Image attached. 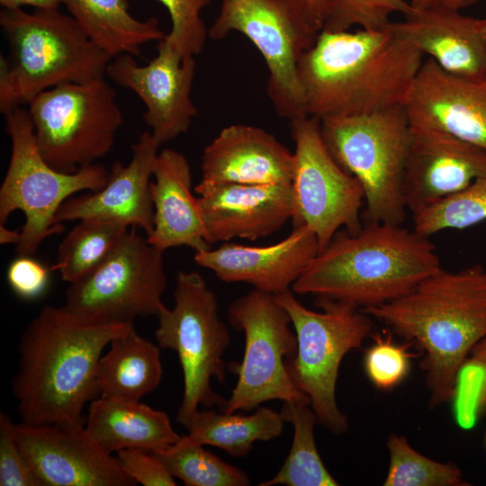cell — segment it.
Wrapping results in <instances>:
<instances>
[{"mask_svg":"<svg viewBox=\"0 0 486 486\" xmlns=\"http://www.w3.org/2000/svg\"><path fill=\"white\" fill-rule=\"evenodd\" d=\"M0 25L9 46L8 56H0L3 114L47 89L103 78L112 59L58 8L33 13L3 8Z\"/></svg>","mask_w":486,"mask_h":486,"instance_id":"obj_5","label":"cell"},{"mask_svg":"<svg viewBox=\"0 0 486 486\" xmlns=\"http://www.w3.org/2000/svg\"><path fill=\"white\" fill-rule=\"evenodd\" d=\"M139 230L129 228L102 264L69 284L63 305L68 311L90 323L110 324L158 317L166 308L164 252Z\"/></svg>","mask_w":486,"mask_h":486,"instance_id":"obj_12","label":"cell"},{"mask_svg":"<svg viewBox=\"0 0 486 486\" xmlns=\"http://www.w3.org/2000/svg\"><path fill=\"white\" fill-rule=\"evenodd\" d=\"M129 228L106 220H79L61 241L51 270H58L64 282L80 280L104 262Z\"/></svg>","mask_w":486,"mask_h":486,"instance_id":"obj_30","label":"cell"},{"mask_svg":"<svg viewBox=\"0 0 486 486\" xmlns=\"http://www.w3.org/2000/svg\"><path fill=\"white\" fill-rule=\"evenodd\" d=\"M204 446L181 436L175 444L155 450L174 478L187 486H248V475L203 448Z\"/></svg>","mask_w":486,"mask_h":486,"instance_id":"obj_31","label":"cell"},{"mask_svg":"<svg viewBox=\"0 0 486 486\" xmlns=\"http://www.w3.org/2000/svg\"><path fill=\"white\" fill-rule=\"evenodd\" d=\"M293 293L289 289L274 295L289 314L297 338L296 353L286 361L287 372L310 399L318 424L332 434H344L348 420L336 400L338 370L344 356L372 334V319L361 310L328 301H315L322 311H314Z\"/></svg>","mask_w":486,"mask_h":486,"instance_id":"obj_7","label":"cell"},{"mask_svg":"<svg viewBox=\"0 0 486 486\" xmlns=\"http://www.w3.org/2000/svg\"><path fill=\"white\" fill-rule=\"evenodd\" d=\"M299 1H301L302 3H303V4H305V6H306V0H299ZM306 9H307V8H306Z\"/></svg>","mask_w":486,"mask_h":486,"instance_id":"obj_47","label":"cell"},{"mask_svg":"<svg viewBox=\"0 0 486 486\" xmlns=\"http://www.w3.org/2000/svg\"><path fill=\"white\" fill-rule=\"evenodd\" d=\"M290 128L295 143L291 220L293 227L306 225L315 234L320 252L341 229L351 234L361 230L364 193L328 152L318 119L297 118L290 121Z\"/></svg>","mask_w":486,"mask_h":486,"instance_id":"obj_14","label":"cell"},{"mask_svg":"<svg viewBox=\"0 0 486 486\" xmlns=\"http://www.w3.org/2000/svg\"><path fill=\"white\" fill-rule=\"evenodd\" d=\"M410 128L402 193L413 215L486 176V148L440 130Z\"/></svg>","mask_w":486,"mask_h":486,"instance_id":"obj_19","label":"cell"},{"mask_svg":"<svg viewBox=\"0 0 486 486\" xmlns=\"http://www.w3.org/2000/svg\"><path fill=\"white\" fill-rule=\"evenodd\" d=\"M284 424L280 411L259 406L248 416L213 410H198L184 428L188 432L186 436L194 442L242 457L252 450L255 442L279 437Z\"/></svg>","mask_w":486,"mask_h":486,"instance_id":"obj_28","label":"cell"},{"mask_svg":"<svg viewBox=\"0 0 486 486\" xmlns=\"http://www.w3.org/2000/svg\"><path fill=\"white\" fill-rule=\"evenodd\" d=\"M479 29H480L482 38L486 46V19H479Z\"/></svg>","mask_w":486,"mask_h":486,"instance_id":"obj_46","label":"cell"},{"mask_svg":"<svg viewBox=\"0 0 486 486\" xmlns=\"http://www.w3.org/2000/svg\"><path fill=\"white\" fill-rule=\"evenodd\" d=\"M158 319L157 343L160 348L174 350L182 368L184 392L176 421L185 428L199 406L220 409L226 400L213 391L211 382L225 379L223 356L230 335L220 319L214 292L194 271L178 272L174 306L164 309Z\"/></svg>","mask_w":486,"mask_h":486,"instance_id":"obj_9","label":"cell"},{"mask_svg":"<svg viewBox=\"0 0 486 486\" xmlns=\"http://www.w3.org/2000/svg\"><path fill=\"white\" fill-rule=\"evenodd\" d=\"M201 168L208 183L292 184L294 155L265 130L233 124L204 148Z\"/></svg>","mask_w":486,"mask_h":486,"instance_id":"obj_22","label":"cell"},{"mask_svg":"<svg viewBox=\"0 0 486 486\" xmlns=\"http://www.w3.org/2000/svg\"><path fill=\"white\" fill-rule=\"evenodd\" d=\"M159 147L151 131L141 133L131 146L129 164L115 162L102 189L65 201L56 213L55 222L106 220L138 228L148 236L154 227L150 177Z\"/></svg>","mask_w":486,"mask_h":486,"instance_id":"obj_20","label":"cell"},{"mask_svg":"<svg viewBox=\"0 0 486 486\" xmlns=\"http://www.w3.org/2000/svg\"><path fill=\"white\" fill-rule=\"evenodd\" d=\"M470 355L457 374L454 400L472 428L486 413V337Z\"/></svg>","mask_w":486,"mask_h":486,"instance_id":"obj_37","label":"cell"},{"mask_svg":"<svg viewBox=\"0 0 486 486\" xmlns=\"http://www.w3.org/2000/svg\"><path fill=\"white\" fill-rule=\"evenodd\" d=\"M70 15L99 48L112 58L140 56L141 46L160 41L166 34L156 17H133L127 0H61Z\"/></svg>","mask_w":486,"mask_h":486,"instance_id":"obj_27","label":"cell"},{"mask_svg":"<svg viewBox=\"0 0 486 486\" xmlns=\"http://www.w3.org/2000/svg\"><path fill=\"white\" fill-rule=\"evenodd\" d=\"M319 252L315 234L300 225L274 245L252 247L227 241L214 249L196 251L194 261L223 282L246 283L275 295L292 289Z\"/></svg>","mask_w":486,"mask_h":486,"instance_id":"obj_21","label":"cell"},{"mask_svg":"<svg viewBox=\"0 0 486 486\" xmlns=\"http://www.w3.org/2000/svg\"><path fill=\"white\" fill-rule=\"evenodd\" d=\"M411 127L436 129L486 148V71L450 73L423 61L404 104Z\"/></svg>","mask_w":486,"mask_h":486,"instance_id":"obj_17","label":"cell"},{"mask_svg":"<svg viewBox=\"0 0 486 486\" xmlns=\"http://www.w3.org/2000/svg\"><path fill=\"white\" fill-rule=\"evenodd\" d=\"M158 54L145 66L132 55L112 58L106 76L116 85L133 91L143 102V120L161 146L188 131L198 115L191 91L195 71L194 57L183 58L166 39L158 41Z\"/></svg>","mask_w":486,"mask_h":486,"instance_id":"obj_15","label":"cell"},{"mask_svg":"<svg viewBox=\"0 0 486 486\" xmlns=\"http://www.w3.org/2000/svg\"><path fill=\"white\" fill-rule=\"evenodd\" d=\"M85 425L93 439L110 454L130 448L153 452L181 437L166 412L140 400L100 396L91 402Z\"/></svg>","mask_w":486,"mask_h":486,"instance_id":"obj_25","label":"cell"},{"mask_svg":"<svg viewBox=\"0 0 486 486\" xmlns=\"http://www.w3.org/2000/svg\"><path fill=\"white\" fill-rule=\"evenodd\" d=\"M211 245L234 238L256 240L278 231L294 211L292 184L201 181L194 188Z\"/></svg>","mask_w":486,"mask_h":486,"instance_id":"obj_18","label":"cell"},{"mask_svg":"<svg viewBox=\"0 0 486 486\" xmlns=\"http://www.w3.org/2000/svg\"><path fill=\"white\" fill-rule=\"evenodd\" d=\"M280 413L293 427L291 450L278 472L259 486H335L338 482L324 465L316 446L314 427L318 423L310 404L283 402Z\"/></svg>","mask_w":486,"mask_h":486,"instance_id":"obj_29","label":"cell"},{"mask_svg":"<svg viewBox=\"0 0 486 486\" xmlns=\"http://www.w3.org/2000/svg\"><path fill=\"white\" fill-rule=\"evenodd\" d=\"M50 270L32 256H17L7 268V282L18 297L33 300L46 291Z\"/></svg>","mask_w":486,"mask_h":486,"instance_id":"obj_40","label":"cell"},{"mask_svg":"<svg viewBox=\"0 0 486 486\" xmlns=\"http://www.w3.org/2000/svg\"><path fill=\"white\" fill-rule=\"evenodd\" d=\"M361 310L424 353L429 404L440 406L452 400L461 367L486 337V268H441L403 296Z\"/></svg>","mask_w":486,"mask_h":486,"instance_id":"obj_3","label":"cell"},{"mask_svg":"<svg viewBox=\"0 0 486 486\" xmlns=\"http://www.w3.org/2000/svg\"><path fill=\"white\" fill-rule=\"evenodd\" d=\"M331 0H306V8L314 24L321 31Z\"/></svg>","mask_w":486,"mask_h":486,"instance_id":"obj_42","label":"cell"},{"mask_svg":"<svg viewBox=\"0 0 486 486\" xmlns=\"http://www.w3.org/2000/svg\"><path fill=\"white\" fill-rule=\"evenodd\" d=\"M28 105L40 154L63 173L106 156L123 122L116 92L104 77L47 89Z\"/></svg>","mask_w":486,"mask_h":486,"instance_id":"obj_11","label":"cell"},{"mask_svg":"<svg viewBox=\"0 0 486 486\" xmlns=\"http://www.w3.org/2000/svg\"><path fill=\"white\" fill-rule=\"evenodd\" d=\"M228 320L244 333L245 349L242 362L232 367L237 383L220 411L253 410L272 400L310 404L286 369V361L296 353L297 338L275 296L254 289L230 304Z\"/></svg>","mask_w":486,"mask_h":486,"instance_id":"obj_13","label":"cell"},{"mask_svg":"<svg viewBox=\"0 0 486 486\" xmlns=\"http://www.w3.org/2000/svg\"><path fill=\"white\" fill-rule=\"evenodd\" d=\"M413 356L408 346L394 343L390 336L375 335L373 344L365 350L364 368L377 389L388 391L408 376Z\"/></svg>","mask_w":486,"mask_h":486,"instance_id":"obj_35","label":"cell"},{"mask_svg":"<svg viewBox=\"0 0 486 486\" xmlns=\"http://www.w3.org/2000/svg\"><path fill=\"white\" fill-rule=\"evenodd\" d=\"M11 139V157L0 187V224L17 210L25 220L17 256H32L48 237L64 230L55 216L62 203L82 191L95 192L108 182L110 173L99 164L74 173L54 169L40 152L28 110L17 107L4 114Z\"/></svg>","mask_w":486,"mask_h":486,"instance_id":"obj_8","label":"cell"},{"mask_svg":"<svg viewBox=\"0 0 486 486\" xmlns=\"http://www.w3.org/2000/svg\"><path fill=\"white\" fill-rule=\"evenodd\" d=\"M486 220V176L414 214L413 230L428 237L445 230H464Z\"/></svg>","mask_w":486,"mask_h":486,"instance_id":"obj_33","label":"cell"},{"mask_svg":"<svg viewBox=\"0 0 486 486\" xmlns=\"http://www.w3.org/2000/svg\"><path fill=\"white\" fill-rule=\"evenodd\" d=\"M387 447L390 464L384 486H468L461 469L440 463L416 451L404 436L392 434Z\"/></svg>","mask_w":486,"mask_h":486,"instance_id":"obj_32","label":"cell"},{"mask_svg":"<svg viewBox=\"0 0 486 486\" xmlns=\"http://www.w3.org/2000/svg\"><path fill=\"white\" fill-rule=\"evenodd\" d=\"M437 0H411L410 5L416 9L427 8L436 3Z\"/></svg>","mask_w":486,"mask_h":486,"instance_id":"obj_45","label":"cell"},{"mask_svg":"<svg viewBox=\"0 0 486 486\" xmlns=\"http://www.w3.org/2000/svg\"><path fill=\"white\" fill-rule=\"evenodd\" d=\"M61 0H0L4 9H19L22 6H32L35 9H58Z\"/></svg>","mask_w":486,"mask_h":486,"instance_id":"obj_41","label":"cell"},{"mask_svg":"<svg viewBox=\"0 0 486 486\" xmlns=\"http://www.w3.org/2000/svg\"><path fill=\"white\" fill-rule=\"evenodd\" d=\"M17 440L42 486H132L116 456L85 423H15Z\"/></svg>","mask_w":486,"mask_h":486,"instance_id":"obj_16","label":"cell"},{"mask_svg":"<svg viewBox=\"0 0 486 486\" xmlns=\"http://www.w3.org/2000/svg\"><path fill=\"white\" fill-rule=\"evenodd\" d=\"M404 20L386 27L397 36L428 54L445 70L462 76L486 71V46L479 19L436 3L427 8L411 7Z\"/></svg>","mask_w":486,"mask_h":486,"instance_id":"obj_23","label":"cell"},{"mask_svg":"<svg viewBox=\"0 0 486 486\" xmlns=\"http://www.w3.org/2000/svg\"><path fill=\"white\" fill-rule=\"evenodd\" d=\"M132 325L90 323L64 306H44L18 344L12 388L22 421L85 423L83 409L98 393L96 374L103 351Z\"/></svg>","mask_w":486,"mask_h":486,"instance_id":"obj_2","label":"cell"},{"mask_svg":"<svg viewBox=\"0 0 486 486\" xmlns=\"http://www.w3.org/2000/svg\"><path fill=\"white\" fill-rule=\"evenodd\" d=\"M423 55L387 27L322 30L298 66L306 115L320 121L404 105Z\"/></svg>","mask_w":486,"mask_h":486,"instance_id":"obj_1","label":"cell"},{"mask_svg":"<svg viewBox=\"0 0 486 486\" xmlns=\"http://www.w3.org/2000/svg\"><path fill=\"white\" fill-rule=\"evenodd\" d=\"M116 458L122 470L143 486H175L176 480L152 453L141 449H123Z\"/></svg>","mask_w":486,"mask_h":486,"instance_id":"obj_39","label":"cell"},{"mask_svg":"<svg viewBox=\"0 0 486 486\" xmlns=\"http://www.w3.org/2000/svg\"><path fill=\"white\" fill-rule=\"evenodd\" d=\"M22 238L21 230H12L0 224V243L2 245L15 244L18 245Z\"/></svg>","mask_w":486,"mask_h":486,"instance_id":"obj_43","label":"cell"},{"mask_svg":"<svg viewBox=\"0 0 486 486\" xmlns=\"http://www.w3.org/2000/svg\"><path fill=\"white\" fill-rule=\"evenodd\" d=\"M0 485L42 486L15 434V423L0 413Z\"/></svg>","mask_w":486,"mask_h":486,"instance_id":"obj_38","label":"cell"},{"mask_svg":"<svg viewBox=\"0 0 486 486\" xmlns=\"http://www.w3.org/2000/svg\"><path fill=\"white\" fill-rule=\"evenodd\" d=\"M162 376L159 346L140 336L132 325L112 340L100 358L96 386L102 397L140 400Z\"/></svg>","mask_w":486,"mask_h":486,"instance_id":"obj_26","label":"cell"},{"mask_svg":"<svg viewBox=\"0 0 486 486\" xmlns=\"http://www.w3.org/2000/svg\"><path fill=\"white\" fill-rule=\"evenodd\" d=\"M244 34L264 58L266 92L274 110L290 121L305 117L298 66L321 32L299 0H222L208 30L212 40L231 32Z\"/></svg>","mask_w":486,"mask_h":486,"instance_id":"obj_10","label":"cell"},{"mask_svg":"<svg viewBox=\"0 0 486 486\" xmlns=\"http://www.w3.org/2000/svg\"><path fill=\"white\" fill-rule=\"evenodd\" d=\"M410 8L406 0H331L322 30L344 32L354 25L382 30L391 22L392 14H404Z\"/></svg>","mask_w":486,"mask_h":486,"instance_id":"obj_34","label":"cell"},{"mask_svg":"<svg viewBox=\"0 0 486 486\" xmlns=\"http://www.w3.org/2000/svg\"><path fill=\"white\" fill-rule=\"evenodd\" d=\"M158 1L166 8L171 19V30L165 39L183 58L199 55L208 37L201 12L211 0Z\"/></svg>","mask_w":486,"mask_h":486,"instance_id":"obj_36","label":"cell"},{"mask_svg":"<svg viewBox=\"0 0 486 486\" xmlns=\"http://www.w3.org/2000/svg\"><path fill=\"white\" fill-rule=\"evenodd\" d=\"M477 0H437L436 3L455 10L474 4Z\"/></svg>","mask_w":486,"mask_h":486,"instance_id":"obj_44","label":"cell"},{"mask_svg":"<svg viewBox=\"0 0 486 486\" xmlns=\"http://www.w3.org/2000/svg\"><path fill=\"white\" fill-rule=\"evenodd\" d=\"M150 194L154 227L148 241L161 251L186 246L195 252L211 248L206 240L197 198L191 191L189 163L182 153L165 148L158 154Z\"/></svg>","mask_w":486,"mask_h":486,"instance_id":"obj_24","label":"cell"},{"mask_svg":"<svg viewBox=\"0 0 486 486\" xmlns=\"http://www.w3.org/2000/svg\"><path fill=\"white\" fill-rule=\"evenodd\" d=\"M320 129L332 158L364 190V223L401 225L407 209L402 180L411 140L404 105L325 118Z\"/></svg>","mask_w":486,"mask_h":486,"instance_id":"obj_6","label":"cell"},{"mask_svg":"<svg viewBox=\"0 0 486 486\" xmlns=\"http://www.w3.org/2000/svg\"><path fill=\"white\" fill-rule=\"evenodd\" d=\"M441 268L428 237L398 224L364 223L355 234L339 230L292 291L364 310L403 296Z\"/></svg>","mask_w":486,"mask_h":486,"instance_id":"obj_4","label":"cell"}]
</instances>
